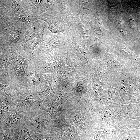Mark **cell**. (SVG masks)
<instances>
[{
  "instance_id": "4",
  "label": "cell",
  "mask_w": 140,
  "mask_h": 140,
  "mask_svg": "<svg viewBox=\"0 0 140 140\" xmlns=\"http://www.w3.org/2000/svg\"><path fill=\"white\" fill-rule=\"evenodd\" d=\"M26 115V113L19 110L17 105L13 107L0 120V130L13 131Z\"/></svg>"
},
{
  "instance_id": "7",
  "label": "cell",
  "mask_w": 140,
  "mask_h": 140,
  "mask_svg": "<svg viewBox=\"0 0 140 140\" xmlns=\"http://www.w3.org/2000/svg\"><path fill=\"white\" fill-rule=\"evenodd\" d=\"M46 78V75L44 73L28 71L25 77L15 86L27 88L31 86H41L44 84Z\"/></svg>"
},
{
  "instance_id": "11",
  "label": "cell",
  "mask_w": 140,
  "mask_h": 140,
  "mask_svg": "<svg viewBox=\"0 0 140 140\" xmlns=\"http://www.w3.org/2000/svg\"><path fill=\"white\" fill-rule=\"evenodd\" d=\"M52 94V90L47 85L44 84L38 86L37 94L43 103L46 101V100L51 96Z\"/></svg>"
},
{
  "instance_id": "14",
  "label": "cell",
  "mask_w": 140,
  "mask_h": 140,
  "mask_svg": "<svg viewBox=\"0 0 140 140\" xmlns=\"http://www.w3.org/2000/svg\"><path fill=\"white\" fill-rule=\"evenodd\" d=\"M126 125L130 129H137L140 130V121L135 120L126 119Z\"/></svg>"
},
{
  "instance_id": "6",
  "label": "cell",
  "mask_w": 140,
  "mask_h": 140,
  "mask_svg": "<svg viewBox=\"0 0 140 140\" xmlns=\"http://www.w3.org/2000/svg\"><path fill=\"white\" fill-rule=\"evenodd\" d=\"M0 120L18 103V96L12 85L5 91H0Z\"/></svg>"
},
{
  "instance_id": "20",
  "label": "cell",
  "mask_w": 140,
  "mask_h": 140,
  "mask_svg": "<svg viewBox=\"0 0 140 140\" xmlns=\"http://www.w3.org/2000/svg\"><path fill=\"white\" fill-rule=\"evenodd\" d=\"M113 140H130V139L129 135L119 136L114 134Z\"/></svg>"
},
{
  "instance_id": "16",
  "label": "cell",
  "mask_w": 140,
  "mask_h": 140,
  "mask_svg": "<svg viewBox=\"0 0 140 140\" xmlns=\"http://www.w3.org/2000/svg\"><path fill=\"white\" fill-rule=\"evenodd\" d=\"M129 137L130 140H140V130L132 129Z\"/></svg>"
},
{
  "instance_id": "17",
  "label": "cell",
  "mask_w": 140,
  "mask_h": 140,
  "mask_svg": "<svg viewBox=\"0 0 140 140\" xmlns=\"http://www.w3.org/2000/svg\"><path fill=\"white\" fill-rule=\"evenodd\" d=\"M16 16V18L19 21L25 23L28 22L30 21L28 16L22 12L18 13Z\"/></svg>"
},
{
  "instance_id": "10",
  "label": "cell",
  "mask_w": 140,
  "mask_h": 140,
  "mask_svg": "<svg viewBox=\"0 0 140 140\" xmlns=\"http://www.w3.org/2000/svg\"><path fill=\"white\" fill-rule=\"evenodd\" d=\"M126 120L121 117L119 119L113 120L108 124L111 127L113 133L119 136L129 135L131 129L128 128L126 125Z\"/></svg>"
},
{
  "instance_id": "2",
  "label": "cell",
  "mask_w": 140,
  "mask_h": 140,
  "mask_svg": "<svg viewBox=\"0 0 140 140\" xmlns=\"http://www.w3.org/2000/svg\"><path fill=\"white\" fill-rule=\"evenodd\" d=\"M11 69L10 75L12 85H17L27 74L30 63V59L20 55L16 51L10 48Z\"/></svg>"
},
{
  "instance_id": "3",
  "label": "cell",
  "mask_w": 140,
  "mask_h": 140,
  "mask_svg": "<svg viewBox=\"0 0 140 140\" xmlns=\"http://www.w3.org/2000/svg\"><path fill=\"white\" fill-rule=\"evenodd\" d=\"M48 116L40 108L27 113L25 118L29 132L41 134L45 131L50 122Z\"/></svg>"
},
{
  "instance_id": "1",
  "label": "cell",
  "mask_w": 140,
  "mask_h": 140,
  "mask_svg": "<svg viewBox=\"0 0 140 140\" xmlns=\"http://www.w3.org/2000/svg\"><path fill=\"white\" fill-rule=\"evenodd\" d=\"M12 86L17 95V106L19 110L27 113L41 108L43 102L37 94L38 86L31 89Z\"/></svg>"
},
{
  "instance_id": "21",
  "label": "cell",
  "mask_w": 140,
  "mask_h": 140,
  "mask_svg": "<svg viewBox=\"0 0 140 140\" xmlns=\"http://www.w3.org/2000/svg\"><path fill=\"white\" fill-rule=\"evenodd\" d=\"M12 85H6L0 83V91H5L11 87Z\"/></svg>"
},
{
  "instance_id": "9",
  "label": "cell",
  "mask_w": 140,
  "mask_h": 140,
  "mask_svg": "<svg viewBox=\"0 0 140 140\" xmlns=\"http://www.w3.org/2000/svg\"><path fill=\"white\" fill-rule=\"evenodd\" d=\"M121 117L127 120H135L140 121V104H130L120 105Z\"/></svg>"
},
{
  "instance_id": "12",
  "label": "cell",
  "mask_w": 140,
  "mask_h": 140,
  "mask_svg": "<svg viewBox=\"0 0 140 140\" xmlns=\"http://www.w3.org/2000/svg\"><path fill=\"white\" fill-rule=\"evenodd\" d=\"M100 17L97 16L92 22L93 27L97 33L103 34L104 29Z\"/></svg>"
},
{
  "instance_id": "5",
  "label": "cell",
  "mask_w": 140,
  "mask_h": 140,
  "mask_svg": "<svg viewBox=\"0 0 140 140\" xmlns=\"http://www.w3.org/2000/svg\"><path fill=\"white\" fill-rule=\"evenodd\" d=\"M11 69L10 48L3 47L0 58V83L12 85V82L10 76Z\"/></svg>"
},
{
  "instance_id": "22",
  "label": "cell",
  "mask_w": 140,
  "mask_h": 140,
  "mask_svg": "<svg viewBox=\"0 0 140 140\" xmlns=\"http://www.w3.org/2000/svg\"><path fill=\"white\" fill-rule=\"evenodd\" d=\"M19 5L16 2H14L11 6V9L14 12H17L19 9Z\"/></svg>"
},
{
  "instance_id": "15",
  "label": "cell",
  "mask_w": 140,
  "mask_h": 140,
  "mask_svg": "<svg viewBox=\"0 0 140 140\" xmlns=\"http://www.w3.org/2000/svg\"><path fill=\"white\" fill-rule=\"evenodd\" d=\"M20 34V32L19 30L17 29H14L10 36V41L12 43L15 44L19 40Z\"/></svg>"
},
{
  "instance_id": "13",
  "label": "cell",
  "mask_w": 140,
  "mask_h": 140,
  "mask_svg": "<svg viewBox=\"0 0 140 140\" xmlns=\"http://www.w3.org/2000/svg\"><path fill=\"white\" fill-rule=\"evenodd\" d=\"M38 28L37 27H34L30 30L28 31L24 38L22 44H24L27 41L34 39L37 37L39 33Z\"/></svg>"
},
{
  "instance_id": "19",
  "label": "cell",
  "mask_w": 140,
  "mask_h": 140,
  "mask_svg": "<svg viewBox=\"0 0 140 140\" xmlns=\"http://www.w3.org/2000/svg\"><path fill=\"white\" fill-rule=\"evenodd\" d=\"M64 130L66 134L69 135H72L75 132L73 128L69 125L65 126L64 128Z\"/></svg>"
},
{
  "instance_id": "8",
  "label": "cell",
  "mask_w": 140,
  "mask_h": 140,
  "mask_svg": "<svg viewBox=\"0 0 140 140\" xmlns=\"http://www.w3.org/2000/svg\"><path fill=\"white\" fill-rule=\"evenodd\" d=\"M119 106H105L101 107L98 112L100 122L104 125L114 120L120 119L121 117Z\"/></svg>"
},
{
  "instance_id": "18",
  "label": "cell",
  "mask_w": 140,
  "mask_h": 140,
  "mask_svg": "<svg viewBox=\"0 0 140 140\" xmlns=\"http://www.w3.org/2000/svg\"><path fill=\"white\" fill-rule=\"evenodd\" d=\"M73 120L75 124L79 127H82L85 124L83 118L78 116L74 117Z\"/></svg>"
}]
</instances>
